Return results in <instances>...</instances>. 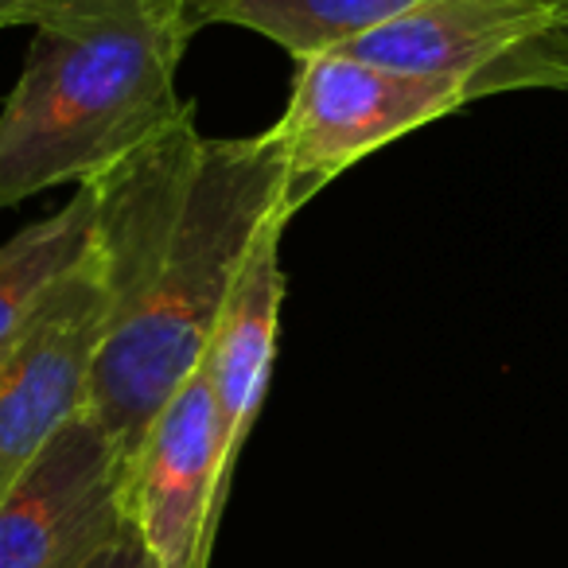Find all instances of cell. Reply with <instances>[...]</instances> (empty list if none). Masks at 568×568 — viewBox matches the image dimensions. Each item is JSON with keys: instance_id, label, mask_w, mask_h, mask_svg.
<instances>
[{"instance_id": "1", "label": "cell", "mask_w": 568, "mask_h": 568, "mask_svg": "<svg viewBox=\"0 0 568 568\" xmlns=\"http://www.w3.org/2000/svg\"><path fill=\"white\" fill-rule=\"evenodd\" d=\"M87 183L110 301L87 409L129 471L152 420L203 363L245 253L288 211V172L268 133L203 136L191 110Z\"/></svg>"}, {"instance_id": "10", "label": "cell", "mask_w": 568, "mask_h": 568, "mask_svg": "<svg viewBox=\"0 0 568 568\" xmlns=\"http://www.w3.org/2000/svg\"><path fill=\"white\" fill-rule=\"evenodd\" d=\"M420 0H187L191 24H234L284 48L293 59L327 55L389 24Z\"/></svg>"}, {"instance_id": "8", "label": "cell", "mask_w": 568, "mask_h": 568, "mask_svg": "<svg viewBox=\"0 0 568 568\" xmlns=\"http://www.w3.org/2000/svg\"><path fill=\"white\" fill-rule=\"evenodd\" d=\"M293 214L281 211L265 222L253 250L245 253L242 273L230 288L222 316L203 351V374L214 389L222 420V444H226V479L242 456L253 420L265 402L268 374L276 355V327H281L284 304V273H281V242Z\"/></svg>"}, {"instance_id": "6", "label": "cell", "mask_w": 568, "mask_h": 568, "mask_svg": "<svg viewBox=\"0 0 568 568\" xmlns=\"http://www.w3.org/2000/svg\"><path fill=\"white\" fill-rule=\"evenodd\" d=\"M125 521V459L87 409L0 495V568H87Z\"/></svg>"}, {"instance_id": "13", "label": "cell", "mask_w": 568, "mask_h": 568, "mask_svg": "<svg viewBox=\"0 0 568 568\" xmlns=\"http://www.w3.org/2000/svg\"><path fill=\"white\" fill-rule=\"evenodd\" d=\"M552 4L560 12V28H565V43H568V0H552Z\"/></svg>"}, {"instance_id": "12", "label": "cell", "mask_w": 568, "mask_h": 568, "mask_svg": "<svg viewBox=\"0 0 568 568\" xmlns=\"http://www.w3.org/2000/svg\"><path fill=\"white\" fill-rule=\"evenodd\" d=\"M51 0H0V28H20L28 24L32 12H40Z\"/></svg>"}, {"instance_id": "4", "label": "cell", "mask_w": 568, "mask_h": 568, "mask_svg": "<svg viewBox=\"0 0 568 568\" xmlns=\"http://www.w3.org/2000/svg\"><path fill=\"white\" fill-rule=\"evenodd\" d=\"M339 55L459 82L467 102L506 90H568V43L552 0H420Z\"/></svg>"}, {"instance_id": "11", "label": "cell", "mask_w": 568, "mask_h": 568, "mask_svg": "<svg viewBox=\"0 0 568 568\" xmlns=\"http://www.w3.org/2000/svg\"><path fill=\"white\" fill-rule=\"evenodd\" d=\"M87 568H164V565L149 552V545L141 541L133 521H125V526L118 529V537H113Z\"/></svg>"}, {"instance_id": "2", "label": "cell", "mask_w": 568, "mask_h": 568, "mask_svg": "<svg viewBox=\"0 0 568 568\" xmlns=\"http://www.w3.org/2000/svg\"><path fill=\"white\" fill-rule=\"evenodd\" d=\"M24 28L28 63L0 110V211L94 180L195 110L175 94L199 32L187 0H51Z\"/></svg>"}, {"instance_id": "7", "label": "cell", "mask_w": 568, "mask_h": 568, "mask_svg": "<svg viewBox=\"0 0 568 568\" xmlns=\"http://www.w3.org/2000/svg\"><path fill=\"white\" fill-rule=\"evenodd\" d=\"M226 490L219 405L199 366L129 459L125 514L164 568H206Z\"/></svg>"}, {"instance_id": "3", "label": "cell", "mask_w": 568, "mask_h": 568, "mask_svg": "<svg viewBox=\"0 0 568 568\" xmlns=\"http://www.w3.org/2000/svg\"><path fill=\"white\" fill-rule=\"evenodd\" d=\"M464 105V87L448 79L402 74L339 51L296 59L288 105L265 129L288 172V211L296 214L371 152Z\"/></svg>"}, {"instance_id": "9", "label": "cell", "mask_w": 568, "mask_h": 568, "mask_svg": "<svg viewBox=\"0 0 568 568\" xmlns=\"http://www.w3.org/2000/svg\"><path fill=\"white\" fill-rule=\"evenodd\" d=\"M94 245V191L79 183L71 203L51 219L24 226L0 245V355L32 324L63 276L87 261Z\"/></svg>"}, {"instance_id": "5", "label": "cell", "mask_w": 568, "mask_h": 568, "mask_svg": "<svg viewBox=\"0 0 568 568\" xmlns=\"http://www.w3.org/2000/svg\"><path fill=\"white\" fill-rule=\"evenodd\" d=\"M110 301L94 245L0 355V495L90 405Z\"/></svg>"}]
</instances>
